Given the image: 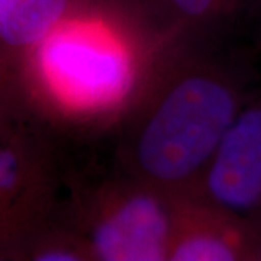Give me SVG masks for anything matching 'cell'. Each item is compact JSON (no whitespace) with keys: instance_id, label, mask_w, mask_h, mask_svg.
Wrapping results in <instances>:
<instances>
[{"instance_id":"ba28073f","label":"cell","mask_w":261,"mask_h":261,"mask_svg":"<svg viewBox=\"0 0 261 261\" xmlns=\"http://www.w3.org/2000/svg\"><path fill=\"white\" fill-rule=\"evenodd\" d=\"M244 2L245 0H160L168 15L177 25H183L185 28L221 23L238 12Z\"/></svg>"},{"instance_id":"7a4b0ae2","label":"cell","mask_w":261,"mask_h":261,"mask_svg":"<svg viewBox=\"0 0 261 261\" xmlns=\"http://www.w3.org/2000/svg\"><path fill=\"white\" fill-rule=\"evenodd\" d=\"M128 25L73 12L29 49V67L42 96L80 119L128 112L148 79L149 64L134 47Z\"/></svg>"},{"instance_id":"277c9868","label":"cell","mask_w":261,"mask_h":261,"mask_svg":"<svg viewBox=\"0 0 261 261\" xmlns=\"http://www.w3.org/2000/svg\"><path fill=\"white\" fill-rule=\"evenodd\" d=\"M195 196L238 216L261 237V99L244 103Z\"/></svg>"},{"instance_id":"52a82bcc","label":"cell","mask_w":261,"mask_h":261,"mask_svg":"<svg viewBox=\"0 0 261 261\" xmlns=\"http://www.w3.org/2000/svg\"><path fill=\"white\" fill-rule=\"evenodd\" d=\"M75 10V0H0V42L28 53Z\"/></svg>"},{"instance_id":"8992f818","label":"cell","mask_w":261,"mask_h":261,"mask_svg":"<svg viewBox=\"0 0 261 261\" xmlns=\"http://www.w3.org/2000/svg\"><path fill=\"white\" fill-rule=\"evenodd\" d=\"M261 237L251 225L200 196L178 200L170 261L258 258Z\"/></svg>"},{"instance_id":"5b68a950","label":"cell","mask_w":261,"mask_h":261,"mask_svg":"<svg viewBox=\"0 0 261 261\" xmlns=\"http://www.w3.org/2000/svg\"><path fill=\"white\" fill-rule=\"evenodd\" d=\"M47 173L22 141L0 145V255L19 254L47 221Z\"/></svg>"},{"instance_id":"3957f363","label":"cell","mask_w":261,"mask_h":261,"mask_svg":"<svg viewBox=\"0 0 261 261\" xmlns=\"http://www.w3.org/2000/svg\"><path fill=\"white\" fill-rule=\"evenodd\" d=\"M180 197L126 176L84 199L75 232L90 260H168Z\"/></svg>"},{"instance_id":"6da1fadb","label":"cell","mask_w":261,"mask_h":261,"mask_svg":"<svg viewBox=\"0 0 261 261\" xmlns=\"http://www.w3.org/2000/svg\"><path fill=\"white\" fill-rule=\"evenodd\" d=\"M245 102L238 77L203 57L149 73L126 112L121 149L126 176L170 195H195Z\"/></svg>"}]
</instances>
